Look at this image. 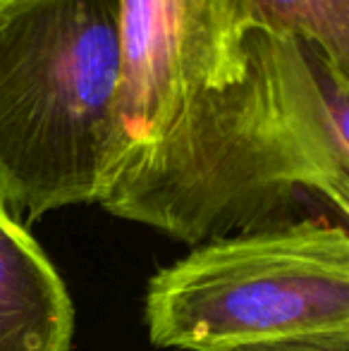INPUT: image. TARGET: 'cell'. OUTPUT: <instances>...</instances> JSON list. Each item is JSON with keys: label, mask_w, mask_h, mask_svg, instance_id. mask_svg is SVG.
<instances>
[{"label": "cell", "mask_w": 349, "mask_h": 351, "mask_svg": "<svg viewBox=\"0 0 349 351\" xmlns=\"http://www.w3.org/2000/svg\"><path fill=\"white\" fill-rule=\"evenodd\" d=\"M242 53V74L186 103L98 206L191 246L297 220L304 196L347 220L349 72L289 34L247 32Z\"/></svg>", "instance_id": "6da1fadb"}, {"label": "cell", "mask_w": 349, "mask_h": 351, "mask_svg": "<svg viewBox=\"0 0 349 351\" xmlns=\"http://www.w3.org/2000/svg\"><path fill=\"white\" fill-rule=\"evenodd\" d=\"M120 0L0 3V210L101 204L122 162Z\"/></svg>", "instance_id": "7a4b0ae2"}, {"label": "cell", "mask_w": 349, "mask_h": 351, "mask_svg": "<svg viewBox=\"0 0 349 351\" xmlns=\"http://www.w3.org/2000/svg\"><path fill=\"white\" fill-rule=\"evenodd\" d=\"M160 349L215 351L311 335H349L345 222L297 217L194 246L146 287Z\"/></svg>", "instance_id": "3957f363"}, {"label": "cell", "mask_w": 349, "mask_h": 351, "mask_svg": "<svg viewBox=\"0 0 349 351\" xmlns=\"http://www.w3.org/2000/svg\"><path fill=\"white\" fill-rule=\"evenodd\" d=\"M120 8L122 167L204 88L234 82L244 53L232 41L225 0H120Z\"/></svg>", "instance_id": "277c9868"}, {"label": "cell", "mask_w": 349, "mask_h": 351, "mask_svg": "<svg viewBox=\"0 0 349 351\" xmlns=\"http://www.w3.org/2000/svg\"><path fill=\"white\" fill-rule=\"evenodd\" d=\"M75 306L29 230L0 210V351H67Z\"/></svg>", "instance_id": "5b68a950"}, {"label": "cell", "mask_w": 349, "mask_h": 351, "mask_svg": "<svg viewBox=\"0 0 349 351\" xmlns=\"http://www.w3.org/2000/svg\"><path fill=\"white\" fill-rule=\"evenodd\" d=\"M232 41L247 32L289 34L349 72V0H225Z\"/></svg>", "instance_id": "8992f818"}, {"label": "cell", "mask_w": 349, "mask_h": 351, "mask_svg": "<svg viewBox=\"0 0 349 351\" xmlns=\"http://www.w3.org/2000/svg\"><path fill=\"white\" fill-rule=\"evenodd\" d=\"M215 351H349V335H311V337H285L268 342L237 344Z\"/></svg>", "instance_id": "52a82bcc"}, {"label": "cell", "mask_w": 349, "mask_h": 351, "mask_svg": "<svg viewBox=\"0 0 349 351\" xmlns=\"http://www.w3.org/2000/svg\"><path fill=\"white\" fill-rule=\"evenodd\" d=\"M0 3H5V0H0Z\"/></svg>", "instance_id": "ba28073f"}]
</instances>
